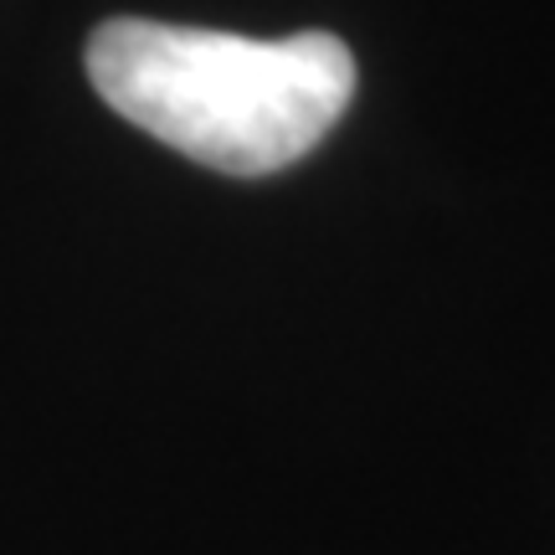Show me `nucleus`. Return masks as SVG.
I'll return each mask as SVG.
<instances>
[{
  "instance_id": "1",
  "label": "nucleus",
  "mask_w": 555,
  "mask_h": 555,
  "mask_svg": "<svg viewBox=\"0 0 555 555\" xmlns=\"http://www.w3.org/2000/svg\"><path fill=\"white\" fill-rule=\"evenodd\" d=\"M88 78L134 129L227 176L288 170L356 99V57L330 31L262 41L144 16L88 37Z\"/></svg>"
}]
</instances>
